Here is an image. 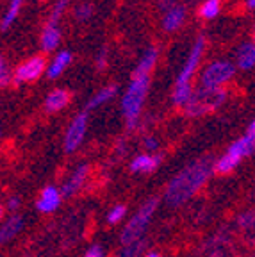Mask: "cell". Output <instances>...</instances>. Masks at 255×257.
<instances>
[{"instance_id":"cell-26","label":"cell","mask_w":255,"mask_h":257,"mask_svg":"<svg viewBox=\"0 0 255 257\" xmlns=\"http://www.w3.org/2000/svg\"><path fill=\"white\" fill-rule=\"evenodd\" d=\"M125 213H127V207L125 205H114V207L109 211V214H107V221L109 223H118V221L121 220V218L125 216Z\"/></svg>"},{"instance_id":"cell-11","label":"cell","mask_w":255,"mask_h":257,"mask_svg":"<svg viewBox=\"0 0 255 257\" xmlns=\"http://www.w3.org/2000/svg\"><path fill=\"white\" fill-rule=\"evenodd\" d=\"M157 59H159V50H157L156 47H150L148 50H145V54L141 56V59L138 61L132 75L134 77H143V75L150 77L152 70L156 68Z\"/></svg>"},{"instance_id":"cell-32","label":"cell","mask_w":255,"mask_h":257,"mask_svg":"<svg viewBox=\"0 0 255 257\" xmlns=\"http://www.w3.org/2000/svg\"><path fill=\"white\" fill-rule=\"evenodd\" d=\"M244 4H246V8H248V9L255 11V0H244Z\"/></svg>"},{"instance_id":"cell-18","label":"cell","mask_w":255,"mask_h":257,"mask_svg":"<svg viewBox=\"0 0 255 257\" xmlns=\"http://www.w3.org/2000/svg\"><path fill=\"white\" fill-rule=\"evenodd\" d=\"M22 227H24V218L18 216V214L9 216L8 220L4 221V225H2V230H0V239H2V243L13 239V237L22 230Z\"/></svg>"},{"instance_id":"cell-19","label":"cell","mask_w":255,"mask_h":257,"mask_svg":"<svg viewBox=\"0 0 255 257\" xmlns=\"http://www.w3.org/2000/svg\"><path fill=\"white\" fill-rule=\"evenodd\" d=\"M159 163H161L159 156H148V154H141V156H138L131 163V170H132V172H152V170L157 168V165H159Z\"/></svg>"},{"instance_id":"cell-13","label":"cell","mask_w":255,"mask_h":257,"mask_svg":"<svg viewBox=\"0 0 255 257\" xmlns=\"http://www.w3.org/2000/svg\"><path fill=\"white\" fill-rule=\"evenodd\" d=\"M184 20H186V8L177 4L175 8H172L163 15V29L166 32H175L182 27Z\"/></svg>"},{"instance_id":"cell-33","label":"cell","mask_w":255,"mask_h":257,"mask_svg":"<svg viewBox=\"0 0 255 257\" xmlns=\"http://www.w3.org/2000/svg\"><path fill=\"white\" fill-rule=\"evenodd\" d=\"M248 134H255V118H253V121L250 123V127H248Z\"/></svg>"},{"instance_id":"cell-2","label":"cell","mask_w":255,"mask_h":257,"mask_svg":"<svg viewBox=\"0 0 255 257\" xmlns=\"http://www.w3.org/2000/svg\"><path fill=\"white\" fill-rule=\"evenodd\" d=\"M203 50H205V38L200 36L198 40L195 41V45H193L191 52H189L188 59H186V63H184L179 77H177L175 88H173V95H172L173 96L172 100H173V104H175V105L184 107V105L188 104V102L193 98V95H195L191 79H193V75L196 73V70H198V66H200Z\"/></svg>"},{"instance_id":"cell-6","label":"cell","mask_w":255,"mask_h":257,"mask_svg":"<svg viewBox=\"0 0 255 257\" xmlns=\"http://www.w3.org/2000/svg\"><path fill=\"white\" fill-rule=\"evenodd\" d=\"M235 70H237V66L227 59L212 61L200 73V88H223L227 82L234 79Z\"/></svg>"},{"instance_id":"cell-23","label":"cell","mask_w":255,"mask_h":257,"mask_svg":"<svg viewBox=\"0 0 255 257\" xmlns=\"http://www.w3.org/2000/svg\"><path fill=\"white\" fill-rule=\"evenodd\" d=\"M143 250H145L143 241H136V243H131V245H125L123 250L116 257H141Z\"/></svg>"},{"instance_id":"cell-29","label":"cell","mask_w":255,"mask_h":257,"mask_svg":"<svg viewBox=\"0 0 255 257\" xmlns=\"http://www.w3.org/2000/svg\"><path fill=\"white\" fill-rule=\"evenodd\" d=\"M157 147H159V143H157L156 138H150V136H148L147 140H145V149L150 150V152H154V150H156Z\"/></svg>"},{"instance_id":"cell-17","label":"cell","mask_w":255,"mask_h":257,"mask_svg":"<svg viewBox=\"0 0 255 257\" xmlns=\"http://www.w3.org/2000/svg\"><path fill=\"white\" fill-rule=\"evenodd\" d=\"M116 93H118V86L116 84H109V86H105V88L98 89V91L89 98L88 105H86V111H91V109H96V107H100V105H104L105 102L114 98Z\"/></svg>"},{"instance_id":"cell-5","label":"cell","mask_w":255,"mask_h":257,"mask_svg":"<svg viewBox=\"0 0 255 257\" xmlns=\"http://www.w3.org/2000/svg\"><path fill=\"white\" fill-rule=\"evenodd\" d=\"M156 209H157V198H150V200H147L141 205L140 211L129 220V223L125 225L123 232H121L123 245H131V243H136V241H141V236H143L145 230H147L152 216L156 213Z\"/></svg>"},{"instance_id":"cell-34","label":"cell","mask_w":255,"mask_h":257,"mask_svg":"<svg viewBox=\"0 0 255 257\" xmlns=\"http://www.w3.org/2000/svg\"><path fill=\"white\" fill-rule=\"evenodd\" d=\"M147 257H161V255H159L157 252H148V253H147Z\"/></svg>"},{"instance_id":"cell-9","label":"cell","mask_w":255,"mask_h":257,"mask_svg":"<svg viewBox=\"0 0 255 257\" xmlns=\"http://www.w3.org/2000/svg\"><path fill=\"white\" fill-rule=\"evenodd\" d=\"M61 195L59 189L54 188V186H47V188L41 191L40 195V200L36 202V207L40 209L41 213H52L59 207L61 204Z\"/></svg>"},{"instance_id":"cell-20","label":"cell","mask_w":255,"mask_h":257,"mask_svg":"<svg viewBox=\"0 0 255 257\" xmlns=\"http://www.w3.org/2000/svg\"><path fill=\"white\" fill-rule=\"evenodd\" d=\"M219 9H221V2L219 0H205L198 9L200 18L203 20H214L216 16L219 15Z\"/></svg>"},{"instance_id":"cell-27","label":"cell","mask_w":255,"mask_h":257,"mask_svg":"<svg viewBox=\"0 0 255 257\" xmlns=\"http://www.w3.org/2000/svg\"><path fill=\"white\" fill-rule=\"evenodd\" d=\"M96 68L98 70L107 68V50L105 48H102L98 52V56H96Z\"/></svg>"},{"instance_id":"cell-15","label":"cell","mask_w":255,"mask_h":257,"mask_svg":"<svg viewBox=\"0 0 255 257\" xmlns=\"http://www.w3.org/2000/svg\"><path fill=\"white\" fill-rule=\"evenodd\" d=\"M61 43V31L56 25H45L43 32H41L40 45L43 52H54Z\"/></svg>"},{"instance_id":"cell-28","label":"cell","mask_w":255,"mask_h":257,"mask_svg":"<svg viewBox=\"0 0 255 257\" xmlns=\"http://www.w3.org/2000/svg\"><path fill=\"white\" fill-rule=\"evenodd\" d=\"M84 257H104V250H102V246L100 245H93L91 248L86 252V255Z\"/></svg>"},{"instance_id":"cell-16","label":"cell","mask_w":255,"mask_h":257,"mask_svg":"<svg viewBox=\"0 0 255 257\" xmlns=\"http://www.w3.org/2000/svg\"><path fill=\"white\" fill-rule=\"evenodd\" d=\"M68 102H70V93L66 89H54L45 98V109L48 112H57L66 107Z\"/></svg>"},{"instance_id":"cell-1","label":"cell","mask_w":255,"mask_h":257,"mask_svg":"<svg viewBox=\"0 0 255 257\" xmlns=\"http://www.w3.org/2000/svg\"><path fill=\"white\" fill-rule=\"evenodd\" d=\"M211 172H212V163L209 157H203V159L189 165L179 175L173 177L172 182L168 184L166 193H164V200L170 205H173V207L188 202L205 184Z\"/></svg>"},{"instance_id":"cell-25","label":"cell","mask_w":255,"mask_h":257,"mask_svg":"<svg viewBox=\"0 0 255 257\" xmlns=\"http://www.w3.org/2000/svg\"><path fill=\"white\" fill-rule=\"evenodd\" d=\"M11 79H15V73H11V70L8 68V63H6V59L2 57V59H0V84L6 88V86L11 82Z\"/></svg>"},{"instance_id":"cell-10","label":"cell","mask_w":255,"mask_h":257,"mask_svg":"<svg viewBox=\"0 0 255 257\" xmlns=\"http://www.w3.org/2000/svg\"><path fill=\"white\" fill-rule=\"evenodd\" d=\"M235 66L239 70H251L255 66V43L244 41L235 50Z\"/></svg>"},{"instance_id":"cell-8","label":"cell","mask_w":255,"mask_h":257,"mask_svg":"<svg viewBox=\"0 0 255 257\" xmlns=\"http://www.w3.org/2000/svg\"><path fill=\"white\" fill-rule=\"evenodd\" d=\"M86 131H88V111L79 112L72 120L66 134H64V152H75L86 138Z\"/></svg>"},{"instance_id":"cell-3","label":"cell","mask_w":255,"mask_h":257,"mask_svg":"<svg viewBox=\"0 0 255 257\" xmlns=\"http://www.w3.org/2000/svg\"><path fill=\"white\" fill-rule=\"evenodd\" d=\"M148 88H150V77L132 75L131 84H129L127 91H125L123 98H121V111H123L125 121H127V127L131 131L140 121V114L145 105V98L148 95Z\"/></svg>"},{"instance_id":"cell-12","label":"cell","mask_w":255,"mask_h":257,"mask_svg":"<svg viewBox=\"0 0 255 257\" xmlns=\"http://www.w3.org/2000/svg\"><path fill=\"white\" fill-rule=\"evenodd\" d=\"M72 59H73V56L70 50H61V52H57L56 56H54V59L48 63V70H47L48 79L54 80L63 75V72L70 66V63H72Z\"/></svg>"},{"instance_id":"cell-7","label":"cell","mask_w":255,"mask_h":257,"mask_svg":"<svg viewBox=\"0 0 255 257\" xmlns=\"http://www.w3.org/2000/svg\"><path fill=\"white\" fill-rule=\"evenodd\" d=\"M48 64L43 56H34L29 57L27 61L20 63L16 66L15 73V82H34L40 79L43 73H47Z\"/></svg>"},{"instance_id":"cell-21","label":"cell","mask_w":255,"mask_h":257,"mask_svg":"<svg viewBox=\"0 0 255 257\" xmlns=\"http://www.w3.org/2000/svg\"><path fill=\"white\" fill-rule=\"evenodd\" d=\"M22 4H24V0H11V2H9L8 11H6L4 18H2V32L8 31L13 22L16 20V16H18V13H20V9H22Z\"/></svg>"},{"instance_id":"cell-14","label":"cell","mask_w":255,"mask_h":257,"mask_svg":"<svg viewBox=\"0 0 255 257\" xmlns=\"http://www.w3.org/2000/svg\"><path fill=\"white\" fill-rule=\"evenodd\" d=\"M86 177H88V166H86V165L79 166V168H77L75 172L70 175V179L64 182L63 191H61V193H63V197H72V195H75V193L82 188L84 181H86Z\"/></svg>"},{"instance_id":"cell-24","label":"cell","mask_w":255,"mask_h":257,"mask_svg":"<svg viewBox=\"0 0 255 257\" xmlns=\"http://www.w3.org/2000/svg\"><path fill=\"white\" fill-rule=\"evenodd\" d=\"M93 4H89V2H82V4H79L75 8V11H73V16H75L77 22H88L89 18L93 16Z\"/></svg>"},{"instance_id":"cell-35","label":"cell","mask_w":255,"mask_h":257,"mask_svg":"<svg viewBox=\"0 0 255 257\" xmlns=\"http://www.w3.org/2000/svg\"><path fill=\"white\" fill-rule=\"evenodd\" d=\"M251 41L255 43V27H253V32H251Z\"/></svg>"},{"instance_id":"cell-30","label":"cell","mask_w":255,"mask_h":257,"mask_svg":"<svg viewBox=\"0 0 255 257\" xmlns=\"http://www.w3.org/2000/svg\"><path fill=\"white\" fill-rule=\"evenodd\" d=\"M175 0H159V8L163 9L164 13L166 11H170L172 8H175Z\"/></svg>"},{"instance_id":"cell-31","label":"cell","mask_w":255,"mask_h":257,"mask_svg":"<svg viewBox=\"0 0 255 257\" xmlns=\"http://www.w3.org/2000/svg\"><path fill=\"white\" fill-rule=\"evenodd\" d=\"M18 207H20V198H18V197L9 198V202H8V209H9V211H16Z\"/></svg>"},{"instance_id":"cell-22","label":"cell","mask_w":255,"mask_h":257,"mask_svg":"<svg viewBox=\"0 0 255 257\" xmlns=\"http://www.w3.org/2000/svg\"><path fill=\"white\" fill-rule=\"evenodd\" d=\"M68 2H70V0H56V2H54V8H52V11H50L47 25H56V27L59 25L61 16H63V13L66 11V8H68Z\"/></svg>"},{"instance_id":"cell-4","label":"cell","mask_w":255,"mask_h":257,"mask_svg":"<svg viewBox=\"0 0 255 257\" xmlns=\"http://www.w3.org/2000/svg\"><path fill=\"white\" fill-rule=\"evenodd\" d=\"M225 98H227V91L225 88H200L195 91L193 98L184 105V111L188 116H202L211 109H216L223 104Z\"/></svg>"}]
</instances>
